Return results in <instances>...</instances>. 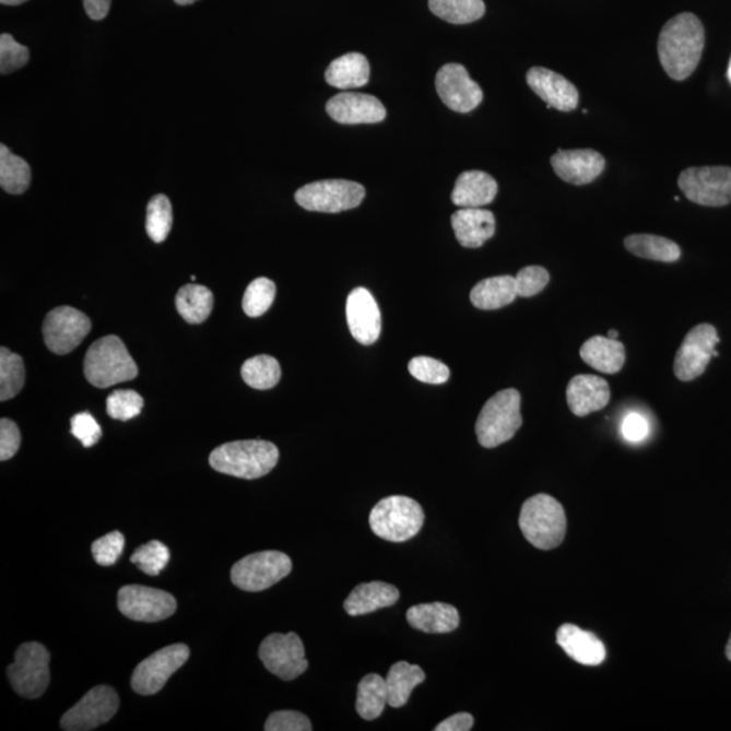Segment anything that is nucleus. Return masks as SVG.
Wrapping results in <instances>:
<instances>
[{"instance_id": "e433bc0d", "label": "nucleus", "mask_w": 731, "mask_h": 731, "mask_svg": "<svg viewBox=\"0 0 731 731\" xmlns=\"http://www.w3.org/2000/svg\"><path fill=\"white\" fill-rule=\"evenodd\" d=\"M281 366L273 356L257 355L244 362L241 377L244 382L254 389L269 390L281 379Z\"/></svg>"}, {"instance_id": "aec40b11", "label": "nucleus", "mask_w": 731, "mask_h": 731, "mask_svg": "<svg viewBox=\"0 0 731 731\" xmlns=\"http://www.w3.org/2000/svg\"><path fill=\"white\" fill-rule=\"evenodd\" d=\"M328 116L343 125L379 123L387 118V109L376 96L342 93L333 96L326 106Z\"/></svg>"}, {"instance_id": "ea45409f", "label": "nucleus", "mask_w": 731, "mask_h": 731, "mask_svg": "<svg viewBox=\"0 0 731 731\" xmlns=\"http://www.w3.org/2000/svg\"><path fill=\"white\" fill-rule=\"evenodd\" d=\"M276 286L268 278H257L249 283L243 297V310L249 317H259L266 314L273 305Z\"/></svg>"}, {"instance_id": "a878e982", "label": "nucleus", "mask_w": 731, "mask_h": 731, "mask_svg": "<svg viewBox=\"0 0 731 731\" xmlns=\"http://www.w3.org/2000/svg\"><path fill=\"white\" fill-rule=\"evenodd\" d=\"M400 599V591L392 583L373 581L361 583L345 599L344 610L351 616L372 614L374 611L392 608Z\"/></svg>"}, {"instance_id": "c9c22d12", "label": "nucleus", "mask_w": 731, "mask_h": 731, "mask_svg": "<svg viewBox=\"0 0 731 731\" xmlns=\"http://www.w3.org/2000/svg\"><path fill=\"white\" fill-rule=\"evenodd\" d=\"M429 10L452 25H467L483 19L484 0H428Z\"/></svg>"}, {"instance_id": "2f4dec72", "label": "nucleus", "mask_w": 731, "mask_h": 731, "mask_svg": "<svg viewBox=\"0 0 731 731\" xmlns=\"http://www.w3.org/2000/svg\"><path fill=\"white\" fill-rule=\"evenodd\" d=\"M628 252L638 258L656 262L673 263L682 258V249L667 237L656 235H632L625 239Z\"/></svg>"}, {"instance_id": "0eeeda50", "label": "nucleus", "mask_w": 731, "mask_h": 731, "mask_svg": "<svg viewBox=\"0 0 731 731\" xmlns=\"http://www.w3.org/2000/svg\"><path fill=\"white\" fill-rule=\"evenodd\" d=\"M292 569V559L287 554L270 550L237 561L231 570V580L241 591L262 592L285 579Z\"/></svg>"}, {"instance_id": "a211bd4d", "label": "nucleus", "mask_w": 731, "mask_h": 731, "mask_svg": "<svg viewBox=\"0 0 731 731\" xmlns=\"http://www.w3.org/2000/svg\"><path fill=\"white\" fill-rule=\"evenodd\" d=\"M345 316L351 335L361 344L376 343L381 335V311L376 298L365 287H356L350 293Z\"/></svg>"}, {"instance_id": "09e8293b", "label": "nucleus", "mask_w": 731, "mask_h": 731, "mask_svg": "<svg viewBox=\"0 0 731 731\" xmlns=\"http://www.w3.org/2000/svg\"><path fill=\"white\" fill-rule=\"evenodd\" d=\"M71 433L86 449L98 444L102 438V428L89 412L78 413L71 418Z\"/></svg>"}, {"instance_id": "6ab92c4d", "label": "nucleus", "mask_w": 731, "mask_h": 731, "mask_svg": "<svg viewBox=\"0 0 731 731\" xmlns=\"http://www.w3.org/2000/svg\"><path fill=\"white\" fill-rule=\"evenodd\" d=\"M527 84L542 101L547 109L569 113L579 105V90L568 79L543 67H532L527 72Z\"/></svg>"}, {"instance_id": "9d476101", "label": "nucleus", "mask_w": 731, "mask_h": 731, "mask_svg": "<svg viewBox=\"0 0 731 731\" xmlns=\"http://www.w3.org/2000/svg\"><path fill=\"white\" fill-rule=\"evenodd\" d=\"M679 187L689 201L719 208L731 202V167H691L679 177Z\"/></svg>"}, {"instance_id": "3c124183", "label": "nucleus", "mask_w": 731, "mask_h": 731, "mask_svg": "<svg viewBox=\"0 0 731 731\" xmlns=\"http://www.w3.org/2000/svg\"><path fill=\"white\" fill-rule=\"evenodd\" d=\"M649 429L648 421L637 412L628 413L622 424V434L632 444H639L648 438Z\"/></svg>"}, {"instance_id": "ddd939ff", "label": "nucleus", "mask_w": 731, "mask_h": 731, "mask_svg": "<svg viewBox=\"0 0 731 731\" xmlns=\"http://www.w3.org/2000/svg\"><path fill=\"white\" fill-rule=\"evenodd\" d=\"M721 342L716 327L699 325L683 340L674 358L673 372L680 381H693L706 372L714 356H718L717 344Z\"/></svg>"}, {"instance_id": "393cba45", "label": "nucleus", "mask_w": 731, "mask_h": 731, "mask_svg": "<svg viewBox=\"0 0 731 731\" xmlns=\"http://www.w3.org/2000/svg\"><path fill=\"white\" fill-rule=\"evenodd\" d=\"M498 186L490 174L473 169L459 175L451 201L458 208H484L497 196Z\"/></svg>"}, {"instance_id": "412c9836", "label": "nucleus", "mask_w": 731, "mask_h": 731, "mask_svg": "<svg viewBox=\"0 0 731 731\" xmlns=\"http://www.w3.org/2000/svg\"><path fill=\"white\" fill-rule=\"evenodd\" d=\"M550 163L558 178L575 186L593 182L605 168L602 153L593 150H559L550 158Z\"/></svg>"}, {"instance_id": "f704fd0d", "label": "nucleus", "mask_w": 731, "mask_h": 731, "mask_svg": "<svg viewBox=\"0 0 731 731\" xmlns=\"http://www.w3.org/2000/svg\"><path fill=\"white\" fill-rule=\"evenodd\" d=\"M31 166L24 158L14 155L8 146L0 145V186L9 194L20 196L30 189Z\"/></svg>"}, {"instance_id": "de8ad7c7", "label": "nucleus", "mask_w": 731, "mask_h": 731, "mask_svg": "<svg viewBox=\"0 0 731 731\" xmlns=\"http://www.w3.org/2000/svg\"><path fill=\"white\" fill-rule=\"evenodd\" d=\"M311 723L308 717L298 711H276L266 721V731H310Z\"/></svg>"}, {"instance_id": "1a4fd4ad", "label": "nucleus", "mask_w": 731, "mask_h": 731, "mask_svg": "<svg viewBox=\"0 0 731 731\" xmlns=\"http://www.w3.org/2000/svg\"><path fill=\"white\" fill-rule=\"evenodd\" d=\"M50 655L44 645L27 642L15 651V660L8 668V676L16 694L26 699H37L45 694L50 682Z\"/></svg>"}, {"instance_id": "2eb2a0df", "label": "nucleus", "mask_w": 731, "mask_h": 731, "mask_svg": "<svg viewBox=\"0 0 731 731\" xmlns=\"http://www.w3.org/2000/svg\"><path fill=\"white\" fill-rule=\"evenodd\" d=\"M92 327V320L83 311L71 306H59L45 317V344L56 355L70 354L89 335Z\"/></svg>"}, {"instance_id": "cd10ccee", "label": "nucleus", "mask_w": 731, "mask_h": 731, "mask_svg": "<svg viewBox=\"0 0 731 731\" xmlns=\"http://www.w3.org/2000/svg\"><path fill=\"white\" fill-rule=\"evenodd\" d=\"M580 356L588 366L604 374H616L626 362V350L617 339L593 337L582 344Z\"/></svg>"}, {"instance_id": "473e14b6", "label": "nucleus", "mask_w": 731, "mask_h": 731, "mask_svg": "<svg viewBox=\"0 0 731 731\" xmlns=\"http://www.w3.org/2000/svg\"><path fill=\"white\" fill-rule=\"evenodd\" d=\"M388 703L387 680L379 674H367L361 680L356 695V711L366 721H374L382 716Z\"/></svg>"}, {"instance_id": "f03ea898", "label": "nucleus", "mask_w": 731, "mask_h": 731, "mask_svg": "<svg viewBox=\"0 0 731 731\" xmlns=\"http://www.w3.org/2000/svg\"><path fill=\"white\" fill-rule=\"evenodd\" d=\"M280 450L268 440H236L217 447L209 457L215 472L244 480L264 477L276 467Z\"/></svg>"}, {"instance_id": "864d4df0", "label": "nucleus", "mask_w": 731, "mask_h": 731, "mask_svg": "<svg viewBox=\"0 0 731 731\" xmlns=\"http://www.w3.org/2000/svg\"><path fill=\"white\" fill-rule=\"evenodd\" d=\"M83 4L90 19L101 21L109 14L111 0H83Z\"/></svg>"}, {"instance_id": "bf43d9fd", "label": "nucleus", "mask_w": 731, "mask_h": 731, "mask_svg": "<svg viewBox=\"0 0 731 731\" xmlns=\"http://www.w3.org/2000/svg\"><path fill=\"white\" fill-rule=\"evenodd\" d=\"M728 78H729V81L731 83V59H730V62H729Z\"/></svg>"}, {"instance_id": "8fccbe9b", "label": "nucleus", "mask_w": 731, "mask_h": 731, "mask_svg": "<svg viewBox=\"0 0 731 731\" xmlns=\"http://www.w3.org/2000/svg\"><path fill=\"white\" fill-rule=\"evenodd\" d=\"M21 433L19 426L10 418L0 421V461H9L19 452Z\"/></svg>"}, {"instance_id": "5701e85b", "label": "nucleus", "mask_w": 731, "mask_h": 731, "mask_svg": "<svg viewBox=\"0 0 731 731\" xmlns=\"http://www.w3.org/2000/svg\"><path fill=\"white\" fill-rule=\"evenodd\" d=\"M452 229L462 247L480 248L495 236V214L484 208H461L451 215Z\"/></svg>"}, {"instance_id": "13d9d810", "label": "nucleus", "mask_w": 731, "mask_h": 731, "mask_svg": "<svg viewBox=\"0 0 731 731\" xmlns=\"http://www.w3.org/2000/svg\"><path fill=\"white\" fill-rule=\"evenodd\" d=\"M617 335H620V333H617V331H615V330H611V331L609 332V335H608V337H609L610 339H614V340H616V339H617Z\"/></svg>"}, {"instance_id": "6e6552de", "label": "nucleus", "mask_w": 731, "mask_h": 731, "mask_svg": "<svg viewBox=\"0 0 731 731\" xmlns=\"http://www.w3.org/2000/svg\"><path fill=\"white\" fill-rule=\"evenodd\" d=\"M365 197L366 190L361 184L344 179H328L298 189L296 202L305 211L340 213L358 208Z\"/></svg>"}, {"instance_id": "72a5a7b5", "label": "nucleus", "mask_w": 731, "mask_h": 731, "mask_svg": "<svg viewBox=\"0 0 731 731\" xmlns=\"http://www.w3.org/2000/svg\"><path fill=\"white\" fill-rule=\"evenodd\" d=\"M214 297L207 286L186 285L179 288L175 304L182 319L190 325H201L213 310Z\"/></svg>"}, {"instance_id": "7c9ffc66", "label": "nucleus", "mask_w": 731, "mask_h": 731, "mask_svg": "<svg viewBox=\"0 0 731 731\" xmlns=\"http://www.w3.org/2000/svg\"><path fill=\"white\" fill-rule=\"evenodd\" d=\"M426 680V673L418 665L400 661L390 668L387 677L388 703L390 707L405 706L411 698L412 691Z\"/></svg>"}, {"instance_id": "603ef678", "label": "nucleus", "mask_w": 731, "mask_h": 731, "mask_svg": "<svg viewBox=\"0 0 731 731\" xmlns=\"http://www.w3.org/2000/svg\"><path fill=\"white\" fill-rule=\"evenodd\" d=\"M474 718L469 712H458L456 716L445 719L436 727L435 731H469L473 729Z\"/></svg>"}, {"instance_id": "9b49d317", "label": "nucleus", "mask_w": 731, "mask_h": 731, "mask_svg": "<svg viewBox=\"0 0 731 731\" xmlns=\"http://www.w3.org/2000/svg\"><path fill=\"white\" fill-rule=\"evenodd\" d=\"M189 646L175 644L166 646L141 661L132 674V688L135 694L150 696L161 693L168 679L189 660Z\"/></svg>"}, {"instance_id": "58836bf2", "label": "nucleus", "mask_w": 731, "mask_h": 731, "mask_svg": "<svg viewBox=\"0 0 731 731\" xmlns=\"http://www.w3.org/2000/svg\"><path fill=\"white\" fill-rule=\"evenodd\" d=\"M173 205L168 197L157 194L152 198L146 208V234L155 243L167 239L173 228Z\"/></svg>"}, {"instance_id": "4468645a", "label": "nucleus", "mask_w": 731, "mask_h": 731, "mask_svg": "<svg viewBox=\"0 0 731 731\" xmlns=\"http://www.w3.org/2000/svg\"><path fill=\"white\" fill-rule=\"evenodd\" d=\"M118 707L120 698L116 691L109 685H98L62 716L60 727L67 731L94 730L115 718Z\"/></svg>"}, {"instance_id": "a18cd8bd", "label": "nucleus", "mask_w": 731, "mask_h": 731, "mask_svg": "<svg viewBox=\"0 0 731 731\" xmlns=\"http://www.w3.org/2000/svg\"><path fill=\"white\" fill-rule=\"evenodd\" d=\"M125 537L120 531H111L93 543V557L101 566H111L121 557Z\"/></svg>"}, {"instance_id": "7ed1b4c3", "label": "nucleus", "mask_w": 731, "mask_h": 731, "mask_svg": "<svg viewBox=\"0 0 731 731\" xmlns=\"http://www.w3.org/2000/svg\"><path fill=\"white\" fill-rule=\"evenodd\" d=\"M84 376L93 387L106 389L132 381L139 376V367L122 340L109 335L96 340L89 349L84 358Z\"/></svg>"}, {"instance_id": "f8f14e48", "label": "nucleus", "mask_w": 731, "mask_h": 731, "mask_svg": "<svg viewBox=\"0 0 731 731\" xmlns=\"http://www.w3.org/2000/svg\"><path fill=\"white\" fill-rule=\"evenodd\" d=\"M259 659L266 670L275 676L292 682L308 670L302 638L296 633L271 634L259 648Z\"/></svg>"}, {"instance_id": "20e7f679", "label": "nucleus", "mask_w": 731, "mask_h": 731, "mask_svg": "<svg viewBox=\"0 0 731 731\" xmlns=\"http://www.w3.org/2000/svg\"><path fill=\"white\" fill-rule=\"evenodd\" d=\"M519 527L527 541L541 550L558 547L565 540L564 507L549 495H535L521 507Z\"/></svg>"}, {"instance_id": "4c0bfd02", "label": "nucleus", "mask_w": 731, "mask_h": 731, "mask_svg": "<svg viewBox=\"0 0 731 731\" xmlns=\"http://www.w3.org/2000/svg\"><path fill=\"white\" fill-rule=\"evenodd\" d=\"M25 378L24 359L9 349H0V401L14 399L24 388Z\"/></svg>"}, {"instance_id": "a19ab883", "label": "nucleus", "mask_w": 731, "mask_h": 731, "mask_svg": "<svg viewBox=\"0 0 731 731\" xmlns=\"http://www.w3.org/2000/svg\"><path fill=\"white\" fill-rule=\"evenodd\" d=\"M169 549L161 541H151L140 546L130 557V563L149 576H158L169 563Z\"/></svg>"}, {"instance_id": "37998d69", "label": "nucleus", "mask_w": 731, "mask_h": 731, "mask_svg": "<svg viewBox=\"0 0 731 731\" xmlns=\"http://www.w3.org/2000/svg\"><path fill=\"white\" fill-rule=\"evenodd\" d=\"M410 373L418 381L431 385H441L449 381L450 370L444 362L429 358V356H416L408 365Z\"/></svg>"}, {"instance_id": "5fc2aeb1", "label": "nucleus", "mask_w": 731, "mask_h": 731, "mask_svg": "<svg viewBox=\"0 0 731 731\" xmlns=\"http://www.w3.org/2000/svg\"><path fill=\"white\" fill-rule=\"evenodd\" d=\"M27 2V0H0V3L4 5H20Z\"/></svg>"}, {"instance_id": "c03bdc74", "label": "nucleus", "mask_w": 731, "mask_h": 731, "mask_svg": "<svg viewBox=\"0 0 731 731\" xmlns=\"http://www.w3.org/2000/svg\"><path fill=\"white\" fill-rule=\"evenodd\" d=\"M30 61V49L16 43L13 36L3 33L0 36V72L3 75L20 70Z\"/></svg>"}, {"instance_id": "f257e3e1", "label": "nucleus", "mask_w": 731, "mask_h": 731, "mask_svg": "<svg viewBox=\"0 0 731 731\" xmlns=\"http://www.w3.org/2000/svg\"><path fill=\"white\" fill-rule=\"evenodd\" d=\"M705 49V27L698 16L683 13L673 16L662 27L659 37V58L673 81L682 82L693 75Z\"/></svg>"}, {"instance_id": "bb28decb", "label": "nucleus", "mask_w": 731, "mask_h": 731, "mask_svg": "<svg viewBox=\"0 0 731 731\" xmlns=\"http://www.w3.org/2000/svg\"><path fill=\"white\" fill-rule=\"evenodd\" d=\"M406 621L418 632L446 634L457 630L461 617L455 605L428 603L413 605L406 612Z\"/></svg>"}, {"instance_id": "79ce46f5", "label": "nucleus", "mask_w": 731, "mask_h": 731, "mask_svg": "<svg viewBox=\"0 0 731 731\" xmlns=\"http://www.w3.org/2000/svg\"><path fill=\"white\" fill-rule=\"evenodd\" d=\"M143 406V397L134 390H116L106 401L107 415L121 422L139 416Z\"/></svg>"}, {"instance_id": "39448f33", "label": "nucleus", "mask_w": 731, "mask_h": 731, "mask_svg": "<svg viewBox=\"0 0 731 731\" xmlns=\"http://www.w3.org/2000/svg\"><path fill=\"white\" fill-rule=\"evenodd\" d=\"M424 511L416 500L406 496L382 498L372 509L370 523L374 534L388 542H406L418 534L424 524Z\"/></svg>"}, {"instance_id": "c756f323", "label": "nucleus", "mask_w": 731, "mask_h": 731, "mask_svg": "<svg viewBox=\"0 0 731 731\" xmlns=\"http://www.w3.org/2000/svg\"><path fill=\"white\" fill-rule=\"evenodd\" d=\"M370 79V64L361 54H347L333 60L326 71V81L340 90L366 86Z\"/></svg>"}, {"instance_id": "423d86ee", "label": "nucleus", "mask_w": 731, "mask_h": 731, "mask_svg": "<svg viewBox=\"0 0 731 731\" xmlns=\"http://www.w3.org/2000/svg\"><path fill=\"white\" fill-rule=\"evenodd\" d=\"M520 402L517 389L502 390L487 400L475 423L481 446L493 449L514 438L523 423Z\"/></svg>"}, {"instance_id": "4be33fe9", "label": "nucleus", "mask_w": 731, "mask_h": 731, "mask_svg": "<svg viewBox=\"0 0 731 731\" xmlns=\"http://www.w3.org/2000/svg\"><path fill=\"white\" fill-rule=\"evenodd\" d=\"M610 385L604 378L580 374L570 379L566 388V400L574 415L583 417L604 410L610 402Z\"/></svg>"}, {"instance_id": "49530a36", "label": "nucleus", "mask_w": 731, "mask_h": 731, "mask_svg": "<svg viewBox=\"0 0 731 731\" xmlns=\"http://www.w3.org/2000/svg\"><path fill=\"white\" fill-rule=\"evenodd\" d=\"M518 297H534L547 286L550 275L541 266H529L521 269L517 276Z\"/></svg>"}, {"instance_id": "6e6d98bb", "label": "nucleus", "mask_w": 731, "mask_h": 731, "mask_svg": "<svg viewBox=\"0 0 731 731\" xmlns=\"http://www.w3.org/2000/svg\"><path fill=\"white\" fill-rule=\"evenodd\" d=\"M174 2L179 5H189L197 2V0H174Z\"/></svg>"}, {"instance_id": "dca6fc26", "label": "nucleus", "mask_w": 731, "mask_h": 731, "mask_svg": "<svg viewBox=\"0 0 731 731\" xmlns=\"http://www.w3.org/2000/svg\"><path fill=\"white\" fill-rule=\"evenodd\" d=\"M118 610L135 622H161L177 611V600L162 589L144 586H125L118 591Z\"/></svg>"}, {"instance_id": "c85d7f7f", "label": "nucleus", "mask_w": 731, "mask_h": 731, "mask_svg": "<svg viewBox=\"0 0 731 731\" xmlns=\"http://www.w3.org/2000/svg\"><path fill=\"white\" fill-rule=\"evenodd\" d=\"M517 297V281L511 275L486 278L470 293V302L481 310L502 309L512 304Z\"/></svg>"}, {"instance_id": "4d7b16f0", "label": "nucleus", "mask_w": 731, "mask_h": 731, "mask_svg": "<svg viewBox=\"0 0 731 731\" xmlns=\"http://www.w3.org/2000/svg\"><path fill=\"white\" fill-rule=\"evenodd\" d=\"M727 657H728L729 661H731V636H730V639H729V642H728V646H727Z\"/></svg>"}, {"instance_id": "b1692460", "label": "nucleus", "mask_w": 731, "mask_h": 731, "mask_svg": "<svg viewBox=\"0 0 731 731\" xmlns=\"http://www.w3.org/2000/svg\"><path fill=\"white\" fill-rule=\"evenodd\" d=\"M557 644L571 660L579 664L597 667L608 657L605 646L594 634L575 625H563L557 632Z\"/></svg>"}, {"instance_id": "f3484780", "label": "nucleus", "mask_w": 731, "mask_h": 731, "mask_svg": "<svg viewBox=\"0 0 731 731\" xmlns=\"http://www.w3.org/2000/svg\"><path fill=\"white\" fill-rule=\"evenodd\" d=\"M436 92L452 111L470 113L484 99L483 90L469 76L467 68L450 62L436 73Z\"/></svg>"}]
</instances>
